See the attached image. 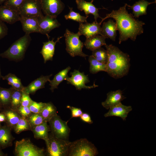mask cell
I'll list each match as a JSON object with an SVG mask.
<instances>
[{"instance_id": "cell-1", "label": "cell", "mask_w": 156, "mask_h": 156, "mask_svg": "<svg viewBox=\"0 0 156 156\" xmlns=\"http://www.w3.org/2000/svg\"><path fill=\"white\" fill-rule=\"evenodd\" d=\"M126 3L117 10H113L109 14L103 18L100 23H101L105 19L112 18L116 21L117 29L119 31V43L130 38L135 41L138 35L144 32L143 26L145 23L143 22L135 19L132 14H129L126 9Z\"/></svg>"}, {"instance_id": "cell-2", "label": "cell", "mask_w": 156, "mask_h": 156, "mask_svg": "<svg viewBox=\"0 0 156 156\" xmlns=\"http://www.w3.org/2000/svg\"><path fill=\"white\" fill-rule=\"evenodd\" d=\"M108 58L107 72L112 77L118 79L127 75L130 67L129 56L112 44L105 45Z\"/></svg>"}, {"instance_id": "cell-3", "label": "cell", "mask_w": 156, "mask_h": 156, "mask_svg": "<svg viewBox=\"0 0 156 156\" xmlns=\"http://www.w3.org/2000/svg\"><path fill=\"white\" fill-rule=\"evenodd\" d=\"M31 40L30 34L25 33L12 43L6 50L0 53V57L12 60H22Z\"/></svg>"}, {"instance_id": "cell-4", "label": "cell", "mask_w": 156, "mask_h": 156, "mask_svg": "<svg viewBox=\"0 0 156 156\" xmlns=\"http://www.w3.org/2000/svg\"><path fill=\"white\" fill-rule=\"evenodd\" d=\"M98 153L94 145L85 138L70 143L68 155L70 156H94Z\"/></svg>"}, {"instance_id": "cell-5", "label": "cell", "mask_w": 156, "mask_h": 156, "mask_svg": "<svg viewBox=\"0 0 156 156\" xmlns=\"http://www.w3.org/2000/svg\"><path fill=\"white\" fill-rule=\"evenodd\" d=\"M81 34L78 31L74 33L66 29L64 34L66 44V50L72 57L79 56L86 58L88 55L84 53L82 51L84 44L79 39Z\"/></svg>"}, {"instance_id": "cell-6", "label": "cell", "mask_w": 156, "mask_h": 156, "mask_svg": "<svg viewBox=\"0 0 156 156\" xmlns=\"http://www.w3.org/2000/svg\"><path fill=\"white\" fill-rule=\"evenodd\" d=\"M70 142L57 138L52 133L49 134V139L46 143L47 155L49 156H65L68 155Z\"/></svg>"}, {"instance_id": "cell-7", "label": "cell", "mask_w": 156, "mask_h": 156, "mask_svg": "<svg viewBox=\"0 0 156 156\" xmlns=\"http://www.w3.org/2000/svg\"><path fill=\"white\" fill-rule=\"evenodd\" d=\"M44 150L39 148L29 140L23 139L17 141L15 145V152L18 156H43Z\"/></svg>"}, {"instance_id": "cell-8", "label": "cell", "mask_w": 156, "mask_h": 156, "mask_svg": "<svg viewBox=\"0 0 156 156\" xmlns=\"http://www.w3.org/2000/svg\"><path fill=\"white\" fill-rule=\"evenodd\" d=\"M49 122L51 133L56 137L67 140L70 132L68 121L62 120L57 115L51 118Z\"/></svg>"}, {"instance_id": "cell-9", "label": "cell", "mask_w": 156, "mask_h": 156, "mask_svg": "<svg viewBox=\"0 0 156 156\" xmlns=\"http://www.w3.org/2000/svg\"><path fill=\"white\" fill-rule=\"evenodd\" d=\"M21 16L26 17L43 16L40 0H25L19 10Z\"/></svg>"}, {"instance_id": "cell-10", "label": "cell", "mask_w": 156, "mask_h": 156, "mask_svg": "<svg viewBox=\"0 0 156 156\" xmlns=\"http://www.w3.org/2000/svg\"><path fill=\"white\" fill-rule=\"evenodd\" d=\"M71 77H68L65 79L67 83L74 86L77 90H80L82 88L89 89L98 86L94 83L92 86H88L86 84L90 82L88 75L83 72L81 73L78 70H75L70 73Z\"/></svg>"}, {"instance_id": "cell-11", "label": "cell", "mask_w": 156, "mask_h": 156, "mask_svg": "<svg viewBox=\"0 0 156 156\" xmlns=\"http://www.w3.org/2000/svg\"><path fill=\"white\" fill-rule=\"evenodd\" d=\"M42 11L45 15L56 18L63 11L64 4L61 0H40Z\"/></svg>"}, {"instance_id": "cell-12", "label": "cell", "mask_w": 156, "mask_h": 156, "mask_svg": "<svg viewBox=\"0 0 156 156\" xmlns=\"http://www.w3.org/2000/svg\"><path fill=\"white\" fill-rule=\"evenodd\" d=\"M38 21L40 29V33L46 35L49 39V33L60 25L56 18L47 15L38 17Z\"/></svg>"}, {"instance_id": "cell-13", "label": "cell", "mask_w": 156, "mask_h": 156, "mask_svg": "<svg viewBox=\"0 0 156 156\" xmlns=\"http://www.w3.org/2000/svg\"><path fill=\"white\" fill-rule=\"evenodd\" d=\"M101 25L95 21L92 23H79V32L81 35L84 36L86 38L96 35H101Z\"/></svg>"}, {"instance_id": "cell-14", "label": "cell", "mask_w": 156, "mask_h": 156, "mask_svg": "<svg viewBox=\"0 0 156 156\" xmlns=\"http://www.w3.org/2000/svg\"><path fill=\"white\" fill-rule=\"evenodd\" d=\"M21 22L23 30L26 34L34 32L40 33L38 21V17H26L20 15Z\"/></svg>"}, {"instance_id": "cell-15", "label": "cell", "mask_w": 156, "mask_h": 156, "mask_svg": "<svg viewBox=\"0 0 156 156\" xmlns=\"http://www.w3.org/2000/svg\"><path fill=\"white\" fill-rule=\"evenodd\" d=\"M19 12L4 5L0 6V20L10 24L20 21Z\"/></svg>"}, {"instance_id": "cell-16", "label": "cell", "mask_w": 156, "mask_h": 156, "mask_svg": "<svg viewBox=\"0 0 156 156\" xmlns=\"http://www.w3.org/2000/svg\"><path fill=\"white\" fill-rule=\"evenodd\" d=\"M109 111L105 113V117L115 116L120 117L123 120H125L128 114L132 110V107L130 106L123 105L121 102L110 107Z\"/></svg>"}, {"instance_id": "cell-17", "label": "cell", "mask_w": 156, "mask_h": 156, "mask_svg": "<svg viewBox=\"0 0 156 156\" xmlns=\"http://www.w3.org/2000/svg\"><path fill=\"white\" fill-rule=\"evenodd\" d=\"M125 98L121 90L111 91L107 93V99L105 101L102 102L101 104L105 109H109L110 107L121 102Z\"/></svg>"}, {"instance_id": "cell-18", "label": "cell", "mask_w": 156, "mask_h": 156, "mask_svg": "<svg viewBox=\"0 0 156 156\" xmlns=\"http://www.w3.org/2000/svg\"><path fill=\"white\" fill-rule=\"evenodd\" d=\"M52 75V74H51L49 75L41 76L27 86L24 87L23 91L28 94L34 93L37 90L44 88L45 83L50 80V77Z\"/></svg>"}, {"instance_id": "cell-19", "label": "cell", "mask_w": 156, "mask_h": 156, "mask_svg": "<svg viewBox=\"0 0 156 156\" xmlns=\"http://www.w3.org/2000/svg\"><path fill=\"white\" fill-rule=\"evenodd\" d=\"M76 2L77 8L81 11H84L86 16L89 14H93L94 17L95 21H96L98 18L101 19L99 13V8H96L92 3L93 2H88L85 0H76Z\"/></svg>"}, {"instance_id": "cell-20", "label": "cell", "mask_w": 156, "mask_h": 156, "mask_svg": "<svg viewBox=\"0 0 156 156\" xmlns=\"http://www.w3.org/2000/svg\"><path fill=\"white\" fill-rule=\"evenodd\" d=\"M62 37L58 38L55 42L53 41L54 38H53L51 40H49L47 42H43V45L40 53L43 56L44 63H46L48 61L52 60L56 43L59 42L60 39Z\"/></svg>"}, {"instance_id": "cell-21", "label": "cell", "mask_w": 156, "mask_h": 156, "mask_svg": "<svg viewBox=\"0 0 156 156\" xmlns=\"http://www.w3.org/2000/svg\"><path fill=\"white\" fill-rule=\"evenodd\" d=\"M117 30L116 23L111 19L104 22L101 27V35L115 41Z\"/></svg>"}, {"instance_id": "cell-22", "label": "cell", "mask_w": 156, "mask_h": 156, "mask_svg": "<svg viewBox=\"0 0 156 156\" xmlns=\"http://www.w3.org/2000/svg\"><path fill=\"white\" fill-rule=\"evenodd\" d=\"M156 3V1L149 2L145 0H140L136 2L132 5L131 6L126 3L128 9L133 10V16L138 18L139 16L147 14V9L148 6L150 4Z\"/></svg>"}, {"instance_id": "cell-23", "label": "cell", "mask_w": 156, "mask_h": 156, "mask_svg": "<svg viewBox=\"0 0 156 156\" xmlns=\"http://www.w3.org/2000/svg\"><path fill=\"white\" fill-rule=\"evenodd\" d=\"M104 36L99 34L96 35L86 38L84 43L86 48L92 51L106 44Z\"/></svg>"}, {"instance_id": "cell-24", "label": "cell", "mask_w": 156, "mask_h": 156, "mask_svg": "<svg viewBox=\"0 0 156 156\" xmlns=\"http://www.w3.org/2000/svg\"><path fill=\"white\" fill-rule=\"evenodd\" d=\"M47 122V121H45L31 129L35 138L43 140L46 143L47 142L49 139L48 132L51 131L50 127L48 125Z\"/></svg>"}, {"instance_id": "cell-25", "label": "cell", "mask_w": 156, "mask_h": 156, "mask_svg": "<svg viewBox=\"0 0 156 156\" xmlns=\"http://www.w3.org/2000/svg\"><path fill=\"white\" fill-rule=\"evenodd\" d=\"M10 127L8 125L0 127V147L6 148L11 146L13 140Z\"/></svg>"}, {"instance_id": "cell-26", "label": "cell", "mask_w": 156, "mask_h": 156, "mask_svg": "<svg viewBox=\"0 0 156 156\" xmlns=\"http://www.w3.org/2000/svg\"><path fill=\"white\" fill-rule=\"evenodd\" d=\"M71 68L69 66L59 72L55 75L52 80H50L49 85L51 86L50 89L53 92L54 90L57 88L58 86L63 80L68 77V73Z\"/></svg>"}, {"instance_id": "cell-27", "label": "cell", "mask_w": 156, "mask_h": 156, "mask_svg": "<svg viewBox=\"0 0 156 156\" xmlns=\"http://www.w3.org/2000/svg\"><path fill=\"white\" fill-rule=\"evenodd\" d=\"M88 61L90 63V72L92 74H96L101 71L106 72V64L101 62L92 55L89 56Z\"/></svg>"}, {"instance_id": "cell-28", "label": "cell", "mask_w": 156, "mask_h": 156, "mask_svg": "<svg viewBox=\"0 0 156 156\" xmlns=\"http://www.w3.org/2000/svg\"><path fill=\"white\" fill-rule=\"evenodd\" d=\"M1 79L7 80L8 84L11 85L14 89L23 91L24 87L20 79L14 74L9 73L5 76H2Z\"/></svg>"}, {"instance_id": "cell-29", "label": "cell", "mask_w": 156, "mask_h": 156, "mask_svg": "<svg viewBox=\"0 0 156 156\" xmlns=\"http://www.w3.org/2000/svg\"><path fill=\"white\" fill-rule=\"evenodd\" d=\"M2 112L5 114V121L10 128L14 127L21 118L15 110L13 109L5 110Z\"/></svg>"}, {"instance_id": "cell-30", "label": "cell", "mask_w": 156, "mask_h": 156, "mask_svg": "<svg viewBox=\"0 0 156 156\" xmlns=\"http://www.w3.org/2000/svg\"><path fill=\"white\" fill-rule=\"evenodd\" d=\"M40 114L44 120L48 122L53 117L57 115V109L51 103H46Z\"/></svg>"}, {"instance_id": "cell-31", "label": "cell", "mask_w": 156, "mask_h": 156, "mask_svg": "<svg viewBox=\"0 0 156 156\" xmlns=\"http://www.w3.org/2000/svg\"><path fill=\"white\" fill-rule=\"evenodd\" d=\"M13 88H5L0 86V104L2 107H6L10 104Z\"/></svg>"}, {"instance_id": "cell-32", "label": "cell", "mask_w": 156, "mask_h": 156, "mask_svg": "<svg viewBox=\"0 0 156 156\" xmlns=\"http://www.w3.org/2000/svg\"><path fill=\"white\" fill-rule=\"evenodd\" d=\"M22 93V91L16 90L13 88L10 104L12 109L15 110H17L21 106Z\"/></svg>"}, {"instance_id": "cell-33", "label": "cell", "mask_w": 156, "mask_h": 156, "mask_svg": "<svg viewBox=\"0 0 156 156\" xmlns=\"http://www.w3.org/2000/svg\"><path fill=\"white\" fill-rule=\"evenodd\" d=\"M98 61L106 64L108 58L107 51L101 47L97 49L92 51V55Z\"/></svg>"}, {"instance_id": "cell-34", "label": "cell", "mask_w": 156, "mask_h": 156, "mask_svg": "<svg viewBox=\"0 0 156 156\" xmlns=\"http://www.w3.org/2000/svg\"><path fill=\"white\" fill-rule=\"evenodd\" d=\"M31 129V127L26 118L21 117L19 121L14 127L15 133L19 134L24 131Z\"/></svg>"}, {"instance_id": "cell-35", "label": "cell", "mask_w": 156, "mask_h": 156, "mask_svg": "<svg viewBox=\"0 0 156 156\" xmlns=\"http://www.w3.org/2000/svg\"><path fill=\"white\" fill-rule=\"evenodd\" d=\"M70 12L68 14L66 15L64 17L66 20L70 19L79 23H87V19L88 16H81L79 13L73 10V8L69 7Z\"/></svg>"}, {"instance_id": "cell-36", "label": "cell", "mask_w": 156, "mask_h": 156, "mask_svg": "<svg viewBox=\"0 0 156 156\" xmlns=\"http://www.w3.org/2000/svg\"><path fill=\"white\" fill-rule=\"evenodd\" d=\"M31 129L39 125L45 121L43 117L40 114H31L27 118Z\"/></svg>"}, {"instance_id": "cell-37", "label": "cell", "mask_w": 156, "mask_h": 156, "mask_svg": "<svg viewBox=\"0 0 156 156\" xmlns=\"http://www.w3.org/2000/svg\"><path fill=\"white\" fill-rule=\"evenodd\" d=\"M25 0H7L3 3V5L19 12L21 7Z\"/></svg>"}, {"instance_id": "cell-38", "label": "cell", "mask_w": 156, "mask_h": 156, "mask_svg": "<svg viewBox=\"0 0 156 156\" xmlns=\"http://www.w3.org/2000/svg\"><path fill=\"white\" fill-rule=\"evenodd\" d=\"M46 103L42 102L38 103L32 101L29 107L31 113L40 114Z\"/></svg>"}, {"instance_id": "cell-39", "label": "cell", "mask_w": 156, "mask_h": 156, "mask_svg": "<svg viewBox=\"0 0 156 156\" xmlns=\"http://www.w3.org/2000/svg\"><path fill=\"white\" fill-rule=\"evenodd\" d=\"M32 101L30 98L29 94L22 91L21 99V106L29 107Z\"/></svg>"}, {"instance_id": "cell-40", "label": "cell", "mask_w": 156, "mask_h": 156, "mask_svg": "<svg viewBox=\"0 0 156 156\" xmlns=\"http://www.w3.org/2000/svg\"><path fill=\"white\" fill-rule=\"evenodd\" d=\"M66 107L71 111L72 116L71 118L80 117L83 113L80 108L74 107L70 105L67 106Z\"/></svg>"}, {"instance_id": "cell-41", "label": "cell", "mask_w": 156, "mask_h": 156, "mask_svg": "<svg viewBox=\"0 0 156 156\" xmlns=\"http://www.w3.org/2000/svg\"><path fill=\"white\" fill-rule=\"evenodd\" d=\"M18 113L25 118H27L31 114V112L29 107L20 106L17 109Z\"/></svg>"}, {"instance_id": "cell-42", "label": "cell", "mask_w": 156, "mask_h": 156, "mask_svg": "<svg viewBox=\"0 0 156 156\" xmlns=\"http://www.w3.org/2000/svg\"><path fill=\"white\" fill-rule=\"evenodd\" d=\"M8 28L4 22L0 20V40L8 34Z\"/></svg>"}, {"instance_id": "cell-43", "label": "cell", "mask_w": 156, "mask_h": 156, "mask_svg": "<svg viewBox=\"0 0 156 156\" xmlns=\"http://www.w3.org/2000/svg\"><path fill=\"white\" fill-rule=\"evenodd\" d=\"M81 119L83 122L86 123L91 124L93 123L90 115L87 113H83L80 116Z\"/></svg>"}, {"instance_id": "cell-44", "label": "cell", "mask_w": 156, "mask_h": 156, "mask_svg": "<svg viewBox=\"0 0 156 156\" xmlns=\"http://www.w3.org/2000/svg\"><path fill=\"white\" fill-rule=\"evenodd\" d=\"M6 118L5 114L2 112L0 113V122L5 121Z\"/></svg>"}, {"instance_id": "cell-45", "label": "cell", "mask_w": 156, "mask_h": 156, "mask_svg": "<svg viewBox=\"0 0 156 156\" xmlns=\"http://www.w3.org/2000/svg\"><path fill=\"white\" fill-rule=\"evenodd\" d=\"M6 155L1 150V148L0 147V156H6Z\"/></svg>"}, {"instance_id": "cell-46", "label": "cell", "mask_w": 156, "mask_h": 156, "mask_svg": "<svg viewBox=\"0 0 156 156\" xmlns=\"http://www.w3.org/2000/svg\"><path fill=\"white\" fill-rule=\"evenodd\" d=\"M7 0H0V5H2V4L4 3Z\"/></svg>"}, {"instance_id": "cell-47", "label": "cell", "mask_w": 156, "mask_h": 156, "mask_svg": "<svg viewBox=\"0 0 156 156\" xmlns=\"http://www.w3.org/2000/svg\"><path fill=\"white\" fill-rule=\"evenodd\" d=\"M2 76L1 75V68H0V80H1V79L2 78Z\"/></svg>"}, {"instance_id": "cell-48", "label": "cell", "mask_w": 156, "mask_h": 156, "mask_svg": "<svg viewBox=\"0 0 156 156\" xmlns=\"http://www.w3.org/2000/svg\"><path fill=\"white\" fill-rule=\"evenodd\" d=\"M1 105H0V110L1 109Z\"/></svg>"}, {"instance_id": "cell-49", "label": "cell", "mask_w": 156, "mask_h": 156, "mask_svg": "<svg viewBox=\"0 0 156 156\" xmlns=\"http://www.w3.org/2000/svg\"><path fill=\"white\" fill-rule=\"evenodd\" d=\"M94 0H92L91 1H92L93 2V1H94Z\"/></svg>"}, {"instance_id": "cell-50", "label": "cell", "mask_w": 156, "mask_h": 156, "mask_svg": "<svg viewBox=\"0 0 156 156\" xmlns=\"http://www.w3.org/2000/svg\"></svg>"}]
</instances>
